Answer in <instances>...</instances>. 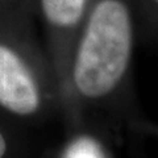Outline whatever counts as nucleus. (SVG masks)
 <instances>
[{"mask_svg":"<svg viewBox=\"0 0 158 158\" xmlns=\"http://www.w3.org/2000/svg\"><path fill=\"white\" fill-rule=\"evenodd\" d=\"M145 129L146 131H150V132H153L156 136H158V127H150V125H146L145 127Z\"/></svg>","mask_w":158,"mask_h":158,"instance_id":"nucleus-5","label":"nucleus"},{"mask_svg":"<svg viewBox=\"0 0 158 158\" xmlns=\"http://www.w3.org/2000/svg\"><path fill=\"white\" fill-rule=\"evenodd\" d=\"M90 0H34L46 32L49 59L59 87H70V66Z\"/></svg>","mask_w":158,"mask_h":158,"instance_id":"nucleus-1","label":"nucleus"},{"mask_svg":"<svg viewBox=\"0 0 158 158\" xmlns=\"http://www.w3.org/2000/svg\"><path fill=\"white\" fill-rule=\"evenodd\" d=\"M9 2L17 4V6L23 7V8H27L29 11H33V8L36 7L34 6V0H9Z\"/></svg>","mask_w":158,"mask_h":158,"instance_id":"nucleus-3","label":"nucleus"},{"mask_svg":"<svg viewBox=\"0 0 158 158\" xmlns=\"http://www.w3.org/2000/svg\"><path fill=\"white\" fill-rule=\"evenodd\" d=\"M6 152H7V140H6V137H4L3 133L0 132V158L4 157Z\"/></svg>","mask_w":158,"mask_h":158,"instance_id":"nucleus-4","label":"nucleus"},{"mask_svg":"<svg viewBox=\"0 0 158 158\" xmlns=\"http://www.w3.org/2000/svg\"><path fill=\"white\" fill-rule=\"evenodd\" d=\"M136 13L140 15L149 29L158 36V0H135Z\"/></svg>","mask_w":158,"mask_h":158,"instance_id":"nucleus-2","label":"nucleus"}]
</instances>
